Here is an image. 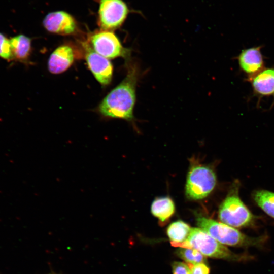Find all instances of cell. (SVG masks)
Returning <instances> with one entry per match:
<instances>
[{"label":"cell","instance_id":"6da1fadb","mask_svg":"<svg viewBox=\"0 0 274 274\" xmlns=\"http://www.w3.org/2000/svg\"><path fill=\"white\" fill-rule=\"evenodd\" d=\"M127 74L122 81L113 89L98 106L104 117L131 121L136 100V86L140 79V67L131 59L126 61Z\"/></svg>","mask_w":274,"mask_h":274},{"label":"cell","instance_id":"7a4b0ae2","mask_svg":"<svg viewBox=\"0 0 274 274\" xmlns=\"http://www.w3.org/2000/svg\"><path fill=\"white\" fill-rule=\"evenodd\" d=\"M196 222L200 228L221 244L228 246L263 248L268 239L266 235L257 237L248 236L234 227L204 217H197Z\"/></svg>","mask_w":274,"mask_h":274},{"label":"cell","instance_id":"3957f363","mask_svg":"<svg viewBox=\"0 0 274 274\" xmlns=\"http://www.w3.org/2000/svg\"><path fill=\"white\" fill-rule=\"evenodd\" d=\"M180 248H194L211 258L234 262H244L253 259L248 253H235L223 246L200 228H191L187 240Z\"/></svg>","mask_w":274,"mask_h":274},{"label":"cell","instance_id":"277c9868","mask_svg":"<svg viewBox=\"0 0 274 274\" xmlns=\"http://www.w3.org/2000/svg\"><path fill=\"white\" fill-rule=\"evenodd\" d=\"M238 190V184L234 185L222 202L218 210L219 219L234 228L254 226L256 217L240 198Z\"/></svg>","mask_w":274,"mask_h":274},{"label":"cell","instance_id":"5b68a950","mask_svg":"<svg viewBox=\"0 0 274 274\" xmlns=\"http://www.w3.org/2000/svg\"><path fill=\"white\" fill-rule=\"evenodd\" d=\"M216 183V175L212 168L203 164L193 165L187 175L186 195L191 200L202 199L213 191Z\"/></svg>","mask_w":274,"mask_h":274},{"label":"cell","instance_id":"8992f818","mask_svg":"<svg viewBox=\"0 0 274 274\" xmlns=\"http://www.w3.org/2000/svg\"><path fill=\"white\" fill-rule=\"evenodd\" d=\"M93 49L107 59L123 57L126 61L130 59L131 50L124 47L118 37L111 31L102 30L90 37Z\"/></svg>","mask_w":274,"mask_h":274},{"label":"cell","instance_id":"52a82bcc","mask_svg":"<svg viewBox=\"0 0 274 274\" xmlns=\"http://www.w3.org/2000/svg\"><path fill=\"white\" fill-rule=\"evenodd\" d=\"M98 22L103 30L111 31L122 25L129 12L123 0H99Z\"/></svg>","mask_w":274,"mask_h":274},{"label":"cell","instance_id":"ba28073f","mask_svg":"<svg viewBox=\"0 0 274 274\" xmlns=\"http://www.w3.org/2000/svg\"><path fill=\"white\" fill-rule=\"evenodd\" d=\"M87 65L96 80L102 85L112 80L113 68L110 60L96 53L87 43L83 45Z\"/></svg>","mask_w":274,"mask_h":274},{"label":"cell","instance_id":"9c48e42d","mask_svg":"<svg viewBox=\"0 0 274 274\" xmlns=\"http://www.w3.org/2000/svg\"><path fill=\"white\" fill-rule=\"evenodd\" d=\"M262 46L244 49L236 57L241 71L246 75V79L256 75L265 68Z\"/></svg>","mask_w":274,"mask_h":274},{"label":"cell","instance_id":"30bf717a","mask_svg":"<svg viewBox=\"0 0 274 274\" xmlns=\"http://www.w3.org/2000/svg\"><path fill=\"white\" fill-rule=\"evenodd\" d=\"M43 25L48 31L60 35H71L77 29V23L74 18L63 11L48 13L43 20Z\"/></svg>","mask_w":274,"mask_h":274},{"label":"cell","instance_id":"8fae6325","mask_svg":"<svg viewBox=\"0 0 274 274\" xmlns=\"http://www.w3.org/2000/svg\"><path fill=\"white\" fill-rule=\"evenodd\" d=\"M246 80L250 83L253 95L257 97L259 101L264 97L274 98V66L265 67Z\"/></svg>","mask_w":274,"mask_h":274},{"label":"cell","instance_id":"7c38bea8","mask_svg":"<svg viewBox=\"0 0 274 274\" xmlns=\"http://www.w3.org/2000/svg\"><path fill=\"white\" fill-rule=\"evenodd\" d=\"M74 59L75 54L72 47L68 45L58 46L50 55L48 70L53 74L62 73L72 65Z\"/></svg>","mask_w":274,"mask_h":274},{"label":"cell","instance_id":"4fadbf2b","mask_svg":"<svg viewBox=\"0 0 274 274\" xmlns=\"http://www.w3.org/2000/svg\"><path fill=\"white\" fill-rule=\"evenodd\" d=\"M10 40L13 60L27 63L31 52V38L20 34L11 38Z\"/></svg>","mask_w":274,"mask_h":274},{"label":"cell","instance_id":"5bb4252c","mask_svg":"<svg viewBox=\"0 0 274 274\" xmlns=\"http://www.w3.org/2000/svg\"><path fill=\"white\" fill-rule=\"evenodd\" d=\"M151 212L160 224H164L175 213V203L169 197L156 198L152 203Z\"/></svg>","mask_w":274,"mask_h":274},{"label":"cell","instance_id":"9a60e30c","mask_svg":"<svg viewBox=\"0 0 274 274\" xmlns=\"http://www.w3.org/2000/svg\"><path fill=\"white\" fill-rule=\"evenodd\" d=\"M191 229L190 226L182 220H178L169 224L167 228L166 233L171 245L179 247L187 240Z\"/></svg>","mask_w":274,"mask_h":274},{"label":"cell","instance_id":"2e32d148","mask_svg":"<svg viewBox=\"0 0 274 274\" xmlns=\"http://www.w3.org/2000/svg\"><path fill=\"white\" fill-rule=\"evenodd\" d=\"M253 198L257 205L266 214L274 219V192L265 190H256Z\"/></svg>","mask_w":274,"mask_h":274},{"label":"cell","instance_id":"e0dca14e","mask_svg":"<svg viewBox=\"0 0 274 274\" xmlns=\"http://www.w3.org/2000/svg\"><path fill=\"white\" fill-rule=\"evenodd\" d=\"M176 254L177 256L188 264L204 263L207 261L204 255L195 249L180 248L176 251Z\"/></svg>","mask_w":274,"mask_h":274},{"label":"cell","instance_id":"ac0fdd59","mask_svg":"<svg viewBox=\"0 0 274 274\" xmlns=\"http://www.w3.org/2000/svg\"><path fill=\"white\" fill-rule=\"evenodd\" d=\"M0 57L7 61L13 60L10 39L0 32Z\"/></svg>","mask_w":274,"mask_h":274},{"label":"cell","instance_id":"d6986e66","mask_svg":"<svg viewBox=\"0 0 274 274\" xmlns=\"http://www.w3.org/2000/svg\"><path fill=\"white\" fill-rule=\"evenodd\" d=\"M173 274H191L188 265L182 262L175 261L172 264Z\"/></svg>","mask_w":274,"mask_h":274},{"label":"cell","instance_id":"ffe728a7","mask_svg":"<svg viewBox=\"0 0 274 274\" xmlns=\"http://www.w3.org/2000/svg\"><path fill=\"white\" fill-rule=\"evenodd\" d=\"M191 274H210V268L204 263L197 264H188Z\"/></svg>","mask_w":274,"mask_h":274},{"label":"cell","instance_id":"44dd1931","mask_svg":"<svg viewBox=\"0 0 274 274\" xmlns=\"http://www.w3.org/2000/svg\"><path fill=\"white\" fill-rule=\"evenodd\" d=\"M48 274H60V273H55V272H50V273H49Z\"/></svg>","mask_w":274,"mask_h":274}]
</instances>
